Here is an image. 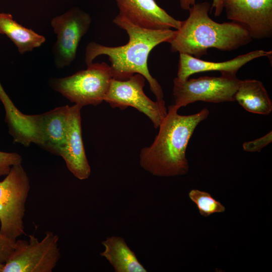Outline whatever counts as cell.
<instances>
[{
    "instance_id": "9",
    "label": "cell",
    "mask_w": 272,
    "mask_h": 272,
    "mask_svg": "<svg viewBox=\"0 0 272 272\" xmlns=\"http://www.w3.org/2000/svg\"><path fill=\"white\" fill-rule=\"evenodd\" d=\"M91 22L90 15L77 7L51 20V25L57 35L52 48L56 67L68 66L74 61L80 42L88 32Z\"/></svg>"
},
{
    "instance_id": "16",
    "label": "cell",
    "mask_w": 272,
    "mask_h": 272,
    "mask_svg": "<svg viewBox=\"0 0 272 272\" xmlns=\"http://www.w3.org/2000/svg\"><path fill=\"white\" fill-rule=\"evenodd\" d=\"M234 99L249 112L268 115L272 111V102L263 84L258 80H240Z\"/></svg>"
},
{
    "instance_id": "7",
    "label": "cell",
    "mask_w": 272,
    "mask_h": 272,
    "mask_svg": "<svg viewBox=\"0 0 272 272\" xmlns=\"http://www.w3.org/2000/svg\"><path fill=\"white\" fill-rule=\"evenodd\" d=\"M236 75L221 74L220 77H201L181 81L173 80V104L178 108L196 101L221 103L235 101L240 82Z\"/></svg>"
},
{
    "instance_id": "22",
    "label": "cell",
    "mask_w": 272,
    "mask_h": 272,
    "mask_svg": "<svg viewBox=\"0 0 272 272\" xmlns=\"http://www.w3.org/2000/svg\"><path fill=\"white\" fill-rule=\"evenodd\" d=\"M181 8L184 11H188L189 9L195 4V0H179ZM214 9L215 17L220 16L223 10V0H213L211 11Z\"/></svg>"
},
{
    "instance_id": "18",
    "label": "cell",
    "mask_w": 272,
    "mask_h": 272,
    "mask_svg": "<svg viewBox=\"0 0 272 272\" xmlns=\"http://www.w3.org/2000/svg\"><path fill=\"white\" fill-rule=\"evenodd\" d=\"M188 196L196 205L200 215L204 217L223 213L225 211V207L207 192L191 189L188 193Z\"/></svg>"
},
{
    "instance_id": "19",
    "label": "cell",
    "mask_w": 272,
    "mask_h": 272,
    "mask_svg": "<svg viewBox=\"0 0 272 272\" xmlns=\"http://www.w3.org/2000/svg\"><path fill=\"white\" fill-rule=\"evenodd\" d=\"M22 162V157L17 153L0 151V177L6 175L13 166Z\"/></svg>"
},
{
    "instance_id": "12",
    "label": "cell",
    "mask_w": 272,
    "mask_h": 272,
    "mask_svg": "<svg viewBox=\"0 0 272 272\" xmlns=\"http://www.w3.org/2000/svg\"><path fill=\"white\" fill-rule=\"evenodd\" d=\"M81 108L77 104L69 106L65 142L59 156L75 177L85 180L89 177L91 171L82 136Z\"/></svg>"
},
{
    "instance_id": "10",
    "label": "cell",
    "mask_w": 272,
    "mask_h": 272,
    "mask_svg": "<svg viewBox=\"0 0 272 272\" xmlns=\"http://www.w3.org/2000/svg\"><path fill=\"white\" fill-rule=\"evenodd\" d=\"M227 18L243 27L252 39L272 36V0H223Z\"/></svg>"
},
{
    "instance_id": "13",
    "label": "cell",
    "mask_w": 272,
    "mask_h": 272,
    "mask_svg": "<svg viewBox=\"0 0 272 272\" xmlns=\"http://www.w3.org/2000/svg\"><path fill=\"white\" fill-rule=\"evenodd\" d=\"M121 15L132 24L151 29H178L181 21L175 19L155 0H115Z\"/></svg>"
},
{
    "instance_id": "4",
    "label": "cell",
    "mask_w": 272,
    "mask_h": 272,
    "mask_svg": "<svg viewBox=\"0 0 272 272\" xmlns=\"http://www.w3.org/2000/svg\"><path fill=\"white\" fill-rule=\"evenodd\" d=\"M113 79L110 65L104 62L92 63L87 69L64 78L50 81L51 87L82 108L101 104Z\"/></svg>"
},
{
    "instance_id": "6",
    "label": "cell",
    "mask_w": 272,
    "mask_h": 272,
    "mask_svg": "<svg viewBox=\"0 0 272 272\" xmlns=\"http://www.w3.org/2000/svg\"><path fill=\"white\" fill-rule=\"evenodd\" d=\"M28 237V241L16 240L2 272H51L54 268L61 255L58 236L47 231L41 240L34 235Z\"/></svg>"
},
{
    "instance_id": "20",
    "label": "cell",
    "mask_w": 272,
    "mask_h": 272,
    "mask_svg": "<svg viewBox=\"0 0 272 272\" xmlns=\"http://www.w3.org/2000/svg\"><path fill=\"white\" fill-rule=\"evenodd\" d=\"M272 141V132L269 131L266 135L254 140L243 143V150L249 152H260L261 149L268 145Z\"/></svg>"
},
{
    "instance_id": "11",
    "label": "cell",
    "mask_w": 272,
    "mask_h": 272,
    "mask_svg": "<svg viewBox=\"0 0 272 272\" xmlns=\"http://www.w3.org/2000/svg\"><path fill=\"white\" fill-rule=\"evenodd\" d=\"M69 108L65 105L43 114L29 115L31 143L59 156L65 142Z\"/></svg>"
},
{
    "instance_id": "5",
    "label": "cell",
    "mask_w": 272,
    "mask_h": 272,
    "mask_svg": "<svg viewBox=\"0 0 272 272\" xmlns=\"http://www.w3.org/2000/svg\"><path fill=\"white\" fill-rule=\"evenodd\" d=\"M0 181V233L16 241L24 234L25 203L30 181L21 164L13 166Z\"/></svg>"
},
{
    "instance_id": "21",
    "label": "cell",
    "mask_w": 272,
    "mask_h": 272,
    "mask_svg": "<svg viewBox=\"0 0 272 272\" xmlns=\"http://www.w3.org/2000/svg\"><path fill=\"white\" fill-rule=\"evenodd\" d=\"M15 242L0 233V263L7 261L14 249Z\"/></svg>"
},
{
    "instance_id": "3",
    "label": "cell",
    "mask_w": 272,
    "mask_h": 272,
    "mask_svg": "<svg viewBox=\"0 0 272 272\" xmlns=\"http://www.w3.org/2000/svg\"><path fill=\"white\" fill-rule=\"evenodd\" d=\"M208 2L195 3L188 10L189 16L168 42L172 52L185 53L200 58L209 48L223 51L235 50L252 41L248 31L233 22L219 23L209 16Z\"/></svg>"
},
{
    "instance_id": "17",
    "label": "cell",
    "mask_w": 272,
    "mask_h": 272,
    "mask_svg": "<svg viewBox=\"0 0 272 272\" xmlns=\"http://www.w3.org/2000/svg\"><path fill=\"white\" fill-rule=\"evenodd\" d=\"M0 34L6 35L21 54L40 47L46 40L44 36L20 25L8 13H0Z\"/></svg>"
},
{
    "instance_id": "14",
    "label": "cell",
    "mask_w": 272,
    "mask_h": 272,
    "mask_svg": "<svg viewBox=\"0 0 272 272\" xmlns=\"http://www.w3.org/2000/svg\"><path fill=\"white\" fill-rule=\"evenodd\" d=\"M272 51L253 50L232 59L212 62L200 59L185 53H179L177 78L181 81L189 79L193 74L201 72L219 71L221 74L236 75L238 70L249 61L261 57L271 56Z\"/></svg>"
},
{
    "instance_id": "1",
    "label": "cell",
    "mask_w": 272,
    "mask_h": 272,
    "mask_svg": "<svg viewBox=\"0 0 272 272\" xmlns=\"http://www.w3.org/2000/svg\"><path fill=\"white\" fill-rule=\"evenodd\" d=\"M113 23L126 32L129 38L127 43L121 46H109L90 42L86 48L85 63L88 65L98 56H107L113 79L125 80L134 74H141L148 82L156 101L165 105L162 87L150 73L148 59L154 48L171 40L175 30L143 28L132 24L119 14L114 18Z\"/></svg>"
},
{
    "instance_id": "2",
    "label": "cell",
    "mask_w": 272,
    "mask_h": 272,
    "mask_svg": "<svg viewBox=\"0 0 272 272\" xmlns=\"http://www.w3.org/2000/svg\"><path fill=\"white\" fill-rule=\"evenodd\" d=\"M178 109L173 104L168 107L154 141L140 151L141 167L154 176L171 177L188 172L186 151L188 142L196 126L210 113L203 108L193 114L182 115Z\"/></svg>"
},
{
    "instance_id": "8",
    "label": "cell",
    "mask_w": 272,
    "mask_h": 272,
    "mask_svg": "<svg viewBox=\"0 0 272 272\" xmlns=\"http://www.w3.org/2000/svg\"><path fill=\"white\" fill-rule=\"evenodd\" d=\"M146 79L139 74L125 80L112 79L104 101L112 108L132 107L145 114L158 128L167 114L165 105L149 98L144 91Z\"/></svg>"
},
{
    "instance_id": "15",
    "label": "cell",
    "mask_w": 272,
    "mask_h": 272,
    "mask_svg": "<svg viewBox=\"0 0 272 272\" xmlns=\"http://www.w3.org/2000/svg\"><path fill=\"white\" fill-rule=\"evenodd\" d=\"M101 243L104 250L100 255L109 261L115 272L147 271L123 238L113 236Z\"/></svg>"
}]
</instances>
